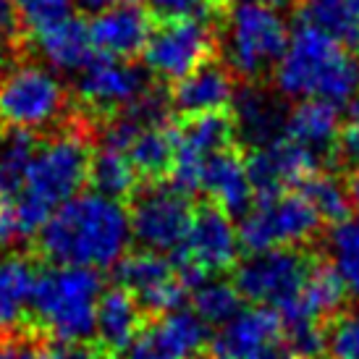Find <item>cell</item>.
Listing matches in <instances>:
<instances>
[{
    "label": "cell",
    "instance_id": "obj_23",
    "mask_svg": "<svg viewBox=\"0 0 359 359\" xmlns=\"http://www.w3.org/2000/svg\"><path fill=\"white\" fill-rule=\"evenodd\" d=\"M233 121H236V134L252 147H262L283 137L286 126V113L273 102L270 95L255 87H244L233 100Z\"/></svg>",
    "mask_w": 359,
    "mask_h": 359
},
{
    "label": "cell",
    "instance_id": "obj_35",
    "mask_svg": "<svg viewBox=\"0 0 359 359\" xmlns=\"http://www.w3.org/2000/svg\"><path fill=\"white\" fill-rule=\"evenodd\" d=\"M302 194L312 202V208L318 210V215L323 220L339 223V220L349 218V191L333 176H323V173L312 176L309 181L302 184Z\"/></svg>",
    "mask_w": 359,
    "mask_h": 359
},
{
    "label": "cell",
    "instance_id": "obj_22",
    "mask_svg": "<svg viewBox=\"0 0 359 359\" xmlns=\"http://www.w3.org/2000/svg\"><path fill=\"white\" fill-rule=\"evenodd\" d=\"M34 48L42 58L58 71H76L79 74L92 58H95V45L90 37V24L71 16L63 24L45 29L32 37Z\"/></svg>",
    "mask_w": 359,
    "mask_h": 359
},
{
    "label": "cell",
    "instance_id": "obj_31",
    "mask_svg": "<svg viewBox=\"0 0 359 359\" xmlns=\"http://www.w3.org/2000/svg\"><path fill=\"white\" fill-rule=\"evenodd\" d=\"M191 302H194V315L205 323V325H226L241 312V294L236 283L220 278L202 280L197 289L191 291Z\"/></svg>",
    "mask_w": 359,
    "mask_h": 359
},
{
    "label": "cell",
    "instance_id": "obj_30",
    "mask_svg": "<svg viewBox=\"0 0 359 359\" xmlns=\"http://www.w3.org/2000/svg\"><path fill=\"white\" fill-rule=\"evenodd\" d=\"M90 181L97 189V194H105L110 200H123L137 191V170L131 165L129 155L123 150L113 147H100L92 155L90 165Z\"/></svg>",
    "mask_w": 359,
    "mask_h": 359
},
{
    "label": "cell",
    "instance_id": "obj_45",
    "mask_svg": "<svg viewBox=\"0 0 359 359\" xmlns=\"http://www.w3.org/2000/svg\"><path fill=\"white\" fill-rule=\"evenodd\" d=\"M226 3H229V0H226Z\"/></svg>",
    "mask_w": 359,
    "mask_h": 359
},
{
    "label": "cell",
    "instance_id": "obj_28",
    "mask_svg": "<svg viewBox=\"0 0 359 359\" xmlns=\"http://www.w3.org/2000/svg\"><path fill=\"white\" fill-rule=\"evenodd\" d=\"M328 268L341 280L346 294L359 297V218H346L333 223L328 239Z\"/></svg>",
    "mask_w": 359,
    "mask_h": 359
},
{
    "label": "cell",
    "instance_id": "obj_5",
    "mask_svg": "<svg viewBox=\"0 0 359 359\" xmlns=\"http://www.w3.org/2000/svg\"><path fill=\"white\" fill-rule=\"evenodd\" d=\"M69 108V92L53 71L13 55L0 58V126L24 131L60 126Z\"/></svg>",
    "mask_w": 359,
    "mask_h": 359
},
{
    "label": "cell",
    "instance_id": "obj_18",
    "mask_svg": "<svg viewBox=\"0 0 359 359\" xmlns=\"http://www.w3.org/2000/svg\"><path fill=\"white\" fill-rule=\"evenodd\" d=\"M152 16L147 8H140L137 3L118 6L97 13L90 24V37L95 50L108 58L129 60L131 55H142L144 45L150 40Z\"/></svg>",
    "mask_w": 359,
    "mask_h": 359
},
{
    "label": "cell",
    "instance_id": "obj_24",
    "mask_svg": "<svg viewBox=\"0 0 359 359\" xmlns=\"http://www.w3.org/2000/svg\"><path fill=\"white\" fill-rule=\"evenodd\" d=\"M142 330V307L126 289L102 291L97 304V323L95 333L110 349H129V344Z\"/></svg>",
    "mask_w": 359,
    "mask_h": 359
},
{
    "label": "cell",
    "instance_id": "obj_40",
    "mask_svg": "<svg viewBox=\"0 0 359 359\" xmlns=\"http://www.w3.org/2000/svg\"><path fill=\"white\" fill-rule=\"evenodd\" d=\"M346 191H349V200L357 205L359 210V165L349 173V181H346Z\"/></svg>",
    "mask_w": 359,
    "mask_h": 359
},
{
    "label": "cell",
    "instance_id": "obj_21",
    "mask_svg": "<svg viewBox=\"0 0 359 359\" xmlns=\"http://www.w3.org/2000/svg\"><path fill=\"white\" fill-rule=\"evenodd\" d=\"M283 137L299 142L315 155H333L341 137L339 108L325 100H302L286 113Z\"/></svg>",
    "mask_w": 359,
    "mask_h": 359
},
{
    "label": "cell",
    "instance_id": "obj_32",
    "mask_svg": "<svg viewBox=\"0 0 359 359\" xmlns=\"http://www.w3.org/2000/svg\"><path fill=\"white\" fill-rule=\"evenodd\" d=\"M302 21L315 24L336 40H351L359 21V6L354 0H307Z\"/></svg>",
    "mask_w": 359,
    "mask_h": 359
},
{
    "label": "cell",
    "instance_id": "obj_39",
    "mask_svg": "<svg viewBox=\"0 0 359 359\" xmlns=\"http://www.w3.org/2000/svg\"><path fill=\"white\" fill-rule=\"evenodd\" d=\"M84 11H92V13H102V11L118 8V6H129L134 0H76Z\"/></svg>",
    "mask_w": 359,
    "mask_h": 359
},
{
    "label": "cell",
    "instance_id": "obj_13",
    "mask_svg": "<svg viewBox=\"0 0 359 359\" xmlns=\"http://www.w3.org/2000/svg\"><path fill=\"white\" fill-rule=\"evenodd\" d=\"M236 121L231 113H205L189 116L176 126V163H173V187L187 197L200 191V176L205 160L233 147Z\"/></svg>",
    "mask_w": 359,
    "mask_h": 359
},
{
    "label": "cell",
    "instance_id": "obj_33",
    "mask_svg": "<svg viewBox=\"0 0 359 359\" xmlns=\"http://www.w3.org/2000/svg\"><path fill=\"white\" fill-rule=\"evenodd\" d=\"M76 0H11V8L19 24V32L34 37L45 29H53L74 16Z\"/></svg>",
    "mask_w": 359,
    "mask_h": 359
},
{
    "label": "cell",
    "instance_id": "obj_3",
    "mask_svg": "<svg viewBox=\"0 0 359 359\" xmlns=\"http://www.w3.org/2000/svg\"><path fill=\"white\" fill-rule=\"evenodd\" d=\"M276 87L286 97L351 105L359 97V60L333 34L302 21L276 66Z\"/></svg>",
    "mask_w": 359,
    "mask_h": 359
},
{
    "label": "cell",
    "instance_id": "obj_27",
    "mask_svg": "<svg viewBox=\"0 0 359 359\" xmlns=\"http://www.w3.org/2000/svg\"><path fill=\"white\" fill-rule=\"evenodd\" d=\"M34 270L24 257L8 255L0 259V330L19 325L32 307Z\"/></svg>",
    "mask_w": 359,
    "mask_h": 359
},
{
    "label": "cell",
    "instance_id": "obj_2",
    "mask_svg": "<svg viewBox=\"0 0 359 359\" xmlns=\"http://www.w3.org/2000/svg\"><path fill=\"white\" fill-rule=\"evenodd\" d=\"M87 126L92 123L79 121L69 129H60L55 137L45 140L37 147L24 173L19 194L11 200L19 239L40 233L53 212L74 197H79V189L90 181L95 152Z\"/></svg>",
    "mask_w": 359,
    "mask_h": 359
},
{
    "label": "cell",
    "instance_id": "obj_10",
    "mask_svg": "<svg viewBox=\"0 0 359 359\" xmlns=\"http://www.w3.org/2000/svg\"><path fill=\"white\" fill-rule=\"evenodd\" d=\"M309 270L312 259L307 255L297 252L294 247H280V250L257 252L247 262H241L233 283L241 299L280 312L291 302H297Z\"/></svg>",
    "mask_w": 359,
    "mask_h": 359
},
{
    "label": "cell",
    "instance_id": "obj_7",
    "mask_svg": "<svg viewBox=\"0 0 359 359\" xmlns=\"http://www.w3.org/2000/svg\"><path fill=\"white\" fill-rule=\"evenodd\" d=\"M320 215L302 191H283L276 197H259L239 226L241 247L252 255L280 247H297L312 239L320 229Z\"/></svg>",
    "mask_w": 359,
    "mask_h": 359
},
{
    "label": "cell",
    "instance_id": "obj_34",
    "mask_svg": "<svg viewBox=\"0 0 359 359\" xmlns=\"http://www.w3.org/2000/svg\"><path fill=\"white\" fill-rule=\"evenodd\" d=\"M283 325V354L286 359H323L328 351V336L323 333L318 320L286 318Z\"/></svg>",
    "mask_w": 359,
    "mask_h": 359
},
{
    "label": "cell",
    "instance_id": "obj_20",
    "mask_svg": "<svg viewBox=\"0 0 359 359\" xmlns=\"http://www.w3.org/2000/svg\"><path fill=\"white\" fill-rule=\"evenodd\" d=\"M236 100V84L229 66L210 60L187 79L173 84L170 102L181 116H205V113H229Z\"/></svg>",
    "mask_w": 359,
    "mask_h": 359
},
{
    "label": "cell",
    "instance_id": "obj_42",
    "mask_svg": "<svg viewBox=\"0 0 359 359\" xmlns=\"http://www.w3.org/2000/svg\"><path fill=\"white\" fill-rule=\"evenodd\" d=\"M351 45H354V50L359 53V21H357V29H354V34H351Z\"/></svg>",
    "mask_w": 359,
    "mask_h": 359
},
{
    "label": "cell",
    "instance_id": "obj_43",
    "mask_svg": "<svg viewBox=\"0 0 359 359\" xmlns=\"http://www.w3.org/2000/svg\"><path fill=\"white\" fill-rule=\"evenodd\" d=\"M11 6V0H0V8H8Z\"/></svg>",
    "mask_w": 359,
    "mask_h": 359
},
{
    "label": "cell",
    "instance_id": "obj_36",
    "mask_svg": "<svg viewBox=\"0 0 359 359\" xmlns=\"http://www.w3.org/2000/svg\"><path fill=\"white\" fill-rule=\"evenodd\" d=\"M144 8L152 19H202L215 21L218 16H229L226 0H144Z\"/></svg>",
    "mask_w": 359,
    "mask_h": 359
},
{
    "label": "cell",
    "instance_id": "obj_9",
    "mask_svg": "<svg viewBox=\"0 0 359 359\" xmlns=\"http://www.w3.org/2000/svg\"><path fill=\"white\" fill-rule=\"evenodd\" d=\"M239 231L215 205L194 212L189 233L176 255V273L187 289H197L210 273L229 270L239 257Z\"/></svg>",
    "mask_w": 359,
    "mask_h": 359
},
{
    "label": "cell",
    "instance_id": "obj_16",
    "mask_svg": "<svg viewBox=\"0 0 359 359\" xmlns=\"http://www.w3.org/2000/svg\"><path fill=\"white\" fill-rule=\"evenodd\" d=\"M212 354L215 359H286L278 312L268 307L239 312L218 330Z\"/></svg>",
    "mask_w": 359,
    "mask_h": 359
},
{
    "label": "cell",
    "instance_id": "obj_11",
    "mask_svg": "<svg viewBox=\"0 0 359 359\" xmlns=\"http://www.w3.org/2000/svg\"><path fill=\"white\" fill-rule=\"evenodd\" d=\"M147 90L150 81L140 66L108 55L92 58L76 79V100L81 113H87L90 121L100 126L131 108Z\"/></svg>",
    "mask_w": 359,
    "mask_h": 359
},
{
    "label": "cell",
    "instance_id": "obj_14",
    "mask_svg": "<svg viewBox=\"0 0 359 359\" xmlns=\"http://www.w3.org/2000/svg\"><path fill=\"white\" fill-rule=\"evenodd\" d=\"M320 155L302 147L299 142L280 137V140L255 147L247 158L250 181L259 197H276L294 187H302L304 181L318 176Z\"/></svg>",
    "mask_w": 359,
    "mask_h": 359
},
{
    "label": "cell",
    "instance_id": "obj_1",
    "mask_svg": "<svg viewBox=\"0 0 359 359\" xmlns=\"http://www.w3.org/2000/svg\"><path fill=\"white\" fill-rule=\"evenodd\" d=\"M131 241L129 210L105 194H79L53 212L37 244L60 268L102 270L126 257Z\"/></svg>",
    "mask_w": 359,
    "mask_h": 359
},
{
    "label": "cell",
    "instance_id": "obj_15",
    "mask_svg": "<svg viewBox=\"0 0 359 359\" xmlns=\"http://www.w3.org/2000/svg\"><path fill=\"white\" fill-rule=\"evenodd\" d=\"M116 278L118 286L126 289L140 302L142 309H150L158 315L179 309L184 302L187 286L181 283L176 268L158 252H134L126 255L116 265Z\"/></svg>",
    "mask_w": 359,
    "mask_h": 359
},
{
    "label": "cell",
    "instance_id": "obj_37",
    "mask_svg": "<svg viewBox=\"0 0 359 359\" xmlns=\"http://www.w3.org/2000/svg\"><path fill=\"white\" fill-rule=\"evenodd\" d=\"M328 354L333 359H359V315H346L333 325Z\"/></svg>",
    "mask_w": 359,
    "mask_h": 359
},
{
    "label": "cell",
    "instance_id": "obj_41",
    "mask_svg": "<svg viewBox=\"0 0 359 359\" xmlns=\"http://www.w3.org/2000/svg\"><path fill=\"white\" fill-rule=\"evenodd\" d=\"M241 3H262V6L278 8V6H294V3H299V0H241Z\"/></svg>",
    "mask_w": 359,
    "mask_h": 359
},
{
    "label": "cell",
    "instance_id": "obj_12",
    "mask_svg": "<svg viewBox=\"0 0 359 359\" xmlns=\"http://www.w3.org/2000/svg\"><path fill=\"white\" fill-rule=\"evenodd\" d=\"M131 236L147 252L179 250L194 220L189 197L176 187L155 184L140 191L129 210Z\"/></svg>",
    "mask_w": 359,
    "mask_h": 359
},
{
    "label": "cell",
    "instance_id": "obj_17",
    "mask_svg": "<svg viewBox=\"0 0 359 359\" xmlns=\"http://www.w3.org/2000/svg\"><path fill=\"white\" fill-rule=\"evenodd\" d=\"M208 341V328L194 312L173 309L142 325L126 359H191Z\"/></svg>",
    "mask_w": 359,
    "mask_h": 359
},
{
    "label": "cell",
    "instance_id": "obj_4",
    "mask_svg": "<svg viewBox=\"0 0 359 359\" xmlns=\"http://www.w3.org/2000/svg\"><path fill=\"white\" fill-rule=\"evenodd\" d=\"M100 297L97 270L55 265L34 280L29 312L60 344H84L95 333Z\"/></svg>",
    "mask_w": 359,
    "mask_h": 359
},
{
    "label": "cell",
    "instance_id": "obj_19",
    "mask_svg": "<svg viewBox=\"0 0 359 359\" xmlns=\"http://www.w3.org/2000/svg\"><path fill=\"white\" fill-rule=\"evenodd\" d=\"M200 189L208 191L212 205L223 210L226 215H247L252 210V194L255 187L250 181L247 160L241 158L236 147L218 152L205 160L200 176Z\"/></svg>",
    "mask_w": 359,
    "mask_h": 359
},
{
    "label": "cell",
    "instance_id": "obj_26",
    "mask_svg": "<svg viewBox=\"0 0 359 359\" xmlns=\"http://www.w3.org/2000/svg\"><path fill=\"white\" fill-rule=\"evenodd\" d=\"M126 155L140 179L163 181L173 173V163H176V126L163 123V126L140 131Z\"/></svg>",
    "mask_w": 359,
    "mask_h": 359
},
{
    "label": "cell",
    "instance_id": "obj_44",
    "mask_svg": "<svg viewBox=\"0 0 359 359\" xmlns=\"http://www.w3.org/2000/svg\"><path fill=\"white\" fill-rule=\"evenodd\" d=\"M354 3H357V6H359V0H354Z\"/></svg>",
    "mask_w": 359,
    "mask_h": 359
},
{
    "label": "cell",
    "instance_id": "obj_8",
    "mask_svg": "<svg viewBox=\"0 0 359 359\" xmlns=\"http://www.w3.org/2000/svg\"><path fill=\"white\" fill-rule=\"evenodd\" d=\"M218 53V37L210 21L173 19L158 21L142 50L144 66L165 81H181L202 69Z\"/></svg>",
    "mask_w": 359,
    "mask_h": 359
},
{
    "label": "cell",
    "instance_id": "obj_38",
    "mask_svg": "<svg viewBox=\"0 0 359 359\" xmlns=\"http://www.w3.org/2000/svg\"><path fill=\"white\" fill-rule=\"evenodd\" d=\"M339 150L349 160L359 163V97L349 105V118L341 126Z\"/></svg>",
    "mask_w": 359,
    "mask_h": 359
},
{
    "label": "cell",
    "instance_id": "obj_6",
    "mask_svg": "<svg viewBox=\"0 0 359 359\" xmlns=\"http://www.w3.org/2000/svg\"><path fill=\"white\" fill-rule=\"evenodd\" d=\"M289 27L273 6L239 3L226 16L223 53L231 74L241 79H257L273 66L289 45Z\"/></svg>",
    "mask_w": 359,
    "mask_h": 359
},
{
    "label": "cell",
    "instance_id": "obj_25",
    "mask_svg": "<svg viewBox=\"0 0 359 359\" xmlns=\"http://www.w3.org/2000/svg\"><path fill=\"white\" fill-rule=\"evenodd\" d=\"M344 297H346V289L333 276V270L323 268V265H312L297 302H291L286 309H280L278 318H307L320 323L323 318H330L339 312Z\"/></svg>",
    "mask_w": 359,
    "mask_h": 359
},
{
    "label": "cell",
    "instance_id": "obj_29",
    "mask_svg": "<svg viewBox=\"0 0 359 359\" xmlns=\"http://www.w3.org/2000/svg\"><path fill=\"white\" fill-rule=\"evenodd\" d=\"M37 137L24 129L0 126V191L13 200L21 189L24 173L37 152Z\"/></svg>",
    "mask_w": 359,
    "mask_h": 359
}]
</instances>
